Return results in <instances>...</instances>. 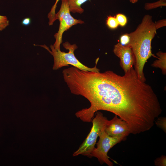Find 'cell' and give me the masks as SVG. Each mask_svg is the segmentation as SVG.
<instances>
[{
    "label": "cell",
    "instance_id": "obj_1",
    "mask_svg": "<svg viewBox=\"0 0 166 166\" xmlns=\"http://www.w3.org/2000/svg\"><path fill=\"white\" fill-rule=\"evenodd\" d=\"M82 95L90 104L82 110L86 119L91 121L100 110L109 111L125 121L134 134L150 129L162 112L152 88L139 78L133 67L122 76L110 70L92 73Z\"/></svg>",
    "mask_w": 166,
    "mask_h": 166
},
{
    "label": "cell",
    "instance_id": "obj_2",
    "mask_svg": "<svg viewBox=\"0 0 166 166\" xmlns=\"http://www.w3.org/2000/svg\"><path fill=\"white\" fill-rule=\"evenodd\" d=\"M156 30L152 16L147 14L135 30L129 34L130 40L127 45L132 49L135 56L134 69L139 78L144 82L146 80L143 69L145 63L151 56L157 57L151 51V42Z\"/></svg>",
    "mask_w": 166,
    "mask_h": 166
},
{
    "label": "cell",
    "instance_id": "obj_3",
    "mask_svg": "<svg viewBox=\"0 0 166 166\" xmlns=\"http://www.w3.org/2000/svg\"><path fill=\"white\" fill-rule=\"evenodd\" d=\"M46 49L53 56L54 58V64L53 69L57 70L63 67L68 66L70 65L80 69L95 72H99L100 70L97 67L99 58L96 61V65L93 68L89 67L81 63L76 57L74 52L77 48L76 44H71L68 42L63 44V46L69 50V52L65 53L62 52L60 50H57L53 45L50 46L51 50L45 45H37Z\"/></svg>",
    "mask_w": 166,
    "mask_h": 166
},
{
    "label": "cell",
    "instance_id": "obj_4",
    "mask_svg": "<svg viewBox=\"0 0 166 166\" xmlns=\"http://www.w3.org/2000/svg\"><path fill=\"white\" fill-rule=\"evenodd\" d=\"M108 121L102 113L98 111L96 112L95 117L92 119L93 124L89 133L78 149L73 153V156L81 155L92 157L91 153L95 148L97 139L105 130Z\"/></svg>",
    "mask_w": 166,
    "mask_h": 166
},
{
    "label": "cell",
    "instance_id": "obj_5",
    "mask_svg": "<svg viewBox=\"0 0 166 166\" xmlns=\"http://www.w3.org/2000/svg\"><path fill=\"white\" fill-rule=\"evenodd\" d=\"M70 12L67 0H61L60 10L55 15L56 20L58 19L60 22L58 30L54 36L55 41L53 45L57 50H60V45L62 42V35L65 31L73 26L84 23V22L81 20L73 18Z\"/></svg>",
    "mask_w": 166,
    "mask_h": 166
},
{
    "label": "cell",
    "instance_id": "obj_6",
    "mask_svg": "<svg viewBox=\"0 0 166 166\" xmlns=\"http://www.w3.org/2000/svg\"><path fill=\"white\" fill-rule=\"evenodd\" d=\"M99 139L91 153V157L97 158L101 164L105 163L109 166H113V163L109 159L108 153L115 145L123 140L124 138L112 137L103 130L99 136Z\"/></svg>",
    "mask_w": 166,
    "mask_h": 166
},
{
    "label": "cell",
    "instance_id": "obj_7",
    "mask_svg": "<svg viewBox=\"0 0 166 166\" xmlns=\"http://www.w3.org/2000/svg\"><path fill=\"white\" fill-rule=\"evenodd\" d=\"M104 131L110 136L117 138H125L131 133L128 124L116 115L108 121Z\"/></svg>",
    "mask_w": 166,
    "mask_h": 166
},
{
    "label": "cell",
    "instance_id": "obj_8",
    "mask_svg": "<svg viewBox=\"0 0 166 166\" xmlns=\"http://www.w3.org/2000/svg\"><path fill=\"white\" fill-rule=\"evenodd\" d=\"M113 52L120 58V66L125 73L134 65L135 56L132 50L129 46L123 45L118 43L114 45Z\"/></svg>",
    "mask_w": 166,
    "mask_h": 166
},
{
    "label": "cell",
    "instance_id": "obj_9",
    "mask_svg": "<svg viewBox=\"0 0 166 166\" xmlns=\"http://www.w3.org/2000/svg\"><path fill=\"white\" fill-rule=\"evenodd\" d=\"M156 55L157 57V60H155L151 65L152 67L158 68L161 69L162 73L166 74V53L161 51H158Z\"/></svg>",
    "mask_w": 166,
    "mask_h": 166
},
{
    "label": "cell",
    "instance_id": "obj_10",
    "mask_svg": "<svg viewBox=\"0 0 166 166\" xmlns=\"http://www.w3.org/2000/svg\"><path fill=\"white\" fill-rule=\"evenodd\" d=\"M88 0H67L70 11L73 13H82L84 11L81 7L82 4Z\"/></svg>",
    "mask_w": 166,
    "mask_h": 166
},
{
    "label": "cell",
    "instance_id": "obj_11",
    "mask_svg": "<svg viewBox=\"0 0 166 166\" xmlns=\"http://www.w3.org/2000/svg\"><path fill=\"white\" fill-rule=\"evenodd\" d=\"M166 6V0H159L154 2L145 3L144 8L146 10H149L158 7Z\"/></svg>",
    "mask_w": 166,
    "mask_h": 166
},
{
    "label": "cell",
    "instance_id": "obj_12",
    "mask_svg": "<svg viewBox=\"0 0 166 166\" xmlns=\"http://www.w3.org/2000/svg\"><path fill=\"white\" fill-rule=\"evenodd\" d=\"M60 0H56L55 2L51 9V10L48 15L49 19V26L53 25L54 22L56 20L55 18V10L57 4Z\"/></svg>",
    "mask_w": 166,
    "mask_h": 166
},
{
    "label": "cell",
    "instance_id": "obj_13",
    "mask_svg": "<svg viewBox=\"0 0 166 166\" xmlns=\"http://www.w3.org/2000/svg\"><path fill=\"white\" fill-rule=\"evenodd\" d=\"M106 24L109 28L112 29H116L119 25L115 16L111 15L107 16Z\"/></svg>",
    "mask_w": 166,
    "mask_h": 166
},
{
    "label": "cell",
    "instance_id": "obj_14",
    "mask_svg": "<svg viewBox=\"0 0 166 166\" xmlns=\"http://www.w3.org/2000/svg\"><path fill=\"white\" fill-rule=\"evenodd\" d=\"M155 124L160 128L166 133V118L165 117L158 118L155 121Z\"/></svg>",
    "mask_w": 166,
    "mask_h": 166
},
{
    "label": "cell",
    "instance_id": "obj_15",
    "mask_svg": "<svg viewBox=\"0 0 166 166\" xmlns=\"http://www.w3.org/2000/svg\"><path fill=\"white\" fill-rule=\"evenodd\" d=\"M115 17L119 25L122 27L126 25L127 23V19L125 15L122 14L118 13L116 14Z\"/></svg>",
    "mask_w": 166,
    "mask_h": 166
},
{
    "label": "cell",
    "instance_id": "obj_16",
    "mask_svg": "<svg viewBox=\"0 0 166 166\" xmlns=\"http://www.w3.org/2000/svg\"><path fill=\"white\" fill-rule=\"evenodd\" d=\"M9 25V21L6 16L0 15V31L6 29Z\"/></svg>",
    "mask_w": 166,
    "mask_h": 166
},
{
    "label": "cell",
    "instance_id": "obj_17",
    "mask_svg": "<svg viewBox=\"0 0 166 166\" xmlns=\"http://www.w3.org/2000/svg\"><path fill=\"white\" fill-rule=\"evenodd\" d=\"M130 37L129 34L126 33L121 35L120 39V44L123 45H127L129 42Z\"/></svg>",
    "mask_w": 166,
    "mask_h": 166
},
{
    "label": "cell",
    "instance_id": "obj_18",
    "mask_svg": "<svg viewBox=\"0 0 166 166\" xmlns=\"http://www.w3.org/2000/svg\"><path fill=\"white\" fill-rule=\"evenodd\" d=\"M155 165L157 166H166V157L164 155H162L157 158L154 161Z\"/></svg>",
    "mask_w": 166,
    "mask_h": 166
},
{
    "label": "cell",
    "instance_id": "obj_19",
    "mask_svg": "<svg viewBox=\"0 0 166 166\" xmlns=\"http://www.w3.org/2000/svg\"><path fill=\"white\" fill-rule=\"evenodd\" d=\"M155 26L156 30L166 26V19H163L159 20L154 23Z\"/></svg>",
    "mask_w": 166,
    "mask_h": 166
},
{
    "label": "cell",
    "instance_id": "obj_20",
    "mask_svg": "<svg viewBox=\"0 0 166 166\" xmlns=\"http://www.w3.org/2000/svg\"><path fill=\"white\" fill-rule=\"evenodd\" d=\"M31 22V20L29 18H26L23 19L22 22V25L28 26L30 24Z\"/></svg>",
    "mask_w": 166,
    "mask_h": 166
},
{
    "label": "cell",
    "instance_id": "obj_21",
    "mask_svg": "<svg viewBox=\"0 0 166 166\" xmlns=\"http://www.w3.org/2000/svg\"><path fill=\"white\" fill-rule=\"evenodd\" d=\"M138 0H129L130 2L132 3H136Z\"/></svg>",
    "mask_w": 166,
    "mask_h": 166
}]
</instances>
